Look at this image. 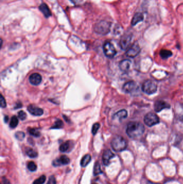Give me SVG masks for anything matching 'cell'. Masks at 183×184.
I'll return each mask as SVG.
<instances>
[{
  "label": "cell",
  "mask_w": 183,
  "mask_h": 184,
  "mask_svg": "<svg viewBox=\"0 0 183 184\" xmlns=\"http://www.w3.org/2000/svg\"><path fill=\"white\" fill-rule=\"evenodd\" d=\"M100 128V124L99 123H94L92 128V133L93 135H96V133L97 132L98 130Z\"/></svg>",
  "instance_id": "cell-30"
},
{
  "label": "cell",
  "mask_w": 183,
  "mask_h": 184,
  "mask_svg": "<svg viewBox=\"0 0 183 184\" xmlns=\"http://www.w3.org/2000/svg\"><path fill=\"white\" fill-rule=\"evenodd\" d=\"M147 184H156V183H152V181H148V183H147Z\"/></svg>",
  "instance_id": "cell-37"
},
{
  "label": "cell",
  "mask_w": 183,
  "mask_h": 184,
  "mask_svg": "<svg viewBox=\"0 0 183 184\" xmlns=\"http://www.w3.org/2000/svg\"><path fill=\"white\" fill-rule=\"evenodd\" d=\"M103 51L107 57L112 58L117 54L115 46L109 41L105 42L103 45Z\"/></svg>",
  "instance_id": "cell-6"
},
{
  "label": "cell",
  "mask_w": 183,
  "mask_h": 184,
  "mask_svg": "<svg viewBox=\"0 0 183 184\" xmlns=\"http://www.w3.org/2000/svg\"><path fill=\"white\" fill-rule=\"evenodd\" d=\"M112 148L116 152H121L126 149L127 143L124 138L120 136H117L112 139L111 142Z\"/></svg>",
  "instance_id": "cell-2"
},
{
  "label": "cell",
  "mask_w": 183,
  "mask_h": 184,
  "mask_svg": "<svg viewBox=\"0 0 183 184\" xmlns=\"http://www.w3.org/2000/svg\"><path fill=\"white\" fill-rule=\"evenodd\" d=\"M132 41V36L129 34L123 35L120 39V45L121 49L125 50L129 49Z\"/></svg>",
  "instance_id": "cell-9"
},
{
  "label": "cell",
  "mask_w": 183,
  "mask_h": 184,
  "mask_svg": "<svg viewBox=\"0 0 183 184\" xmlns=\"http://www.w3.org/2000/svg\"><path fill=\"white\" fill-rule=\"evenodd\" d=\"M26 155L29 156V157L32 158H34L37 157L38 154L37 151H36L35 150L32 149V148L28 147L26 149Z\"/></svg>",
  "instance_id": "cell-21"
},
{
  "label": "cell",
  "mask_w": 183,
  "mask_h": 184,
  "mask_svg": "<svg viewBox=\"0 0 183 184\" xmlns=\"http://www.w3.org/2000/svg\"><path fill=\"white\" fill-rule=\"evenodd\" d=\"M140 47L137 43H135L131 46L126 52V55L130 58H134L140 53Z\"/></svg>",
  "instance_id": "cell-8"
},
{
  "label": "cell",
  "mask_w": 183,
  "mask_h": 184,
  "mask_svg": "<svg viewBox=\"0 0 183 184\" xmlns=\"http://www.w3.org/2000/svg\"><path fill=\"white\" fill-rule=\"evenodd\" d=\"M144 122L147 126L152 127L155 125L159 123L160 119L158 115L153 112L147 113L144 118Z\"/></svg>",
  "instance_id": "cell-5"
},
{
  "label": "cell",
  "mask_w": 183,
  "mask_h": 184,
  "mask_svg": "<svg viewBox=\"0 0 183 184\" xmlns=\"http://www.w3.org/2000/svg\"><path fill=\"white\" fill-rule=\"evenodd\" d=\"M127 117V112L125 110H120L113 116V119H117L121 121Z\"/></svg>",
  "instance_id": "cell-17"
},
{
  "label": "cell",
  "mask_w": 183,
  "mask_h": 184,
  "mask_svg": "<svg viewBox=\"0 0 183 184\" xmlns=\"http://www.w3.org/2000/svg\"><path fill=\"white\" fill-rule=\"evenodd\" d=\"M143 19H144V16L142 13L137 12V14H135L132 19V23H131L132 26H135L136 24H137V23L142 22L143 20Z\"/></svg>",
  "instance_id": "cell-18"
},
{
  "label": "cell",
  "mask_w": 183,
  "mask_h": 184,
  "mask_svg": "<svg viewBox=\"0 0 183 184\" xmlns=\"http://www.w3.org/2000/svg\"><path fill=\"white\" fill-rule=\"evenodd\" d=\"M131 65V61L129 59H124L121 61L119 63V69L123 72L127 71Z\"/></svg>",
  "instance_id": "cell-15"
},
{
  "label": "cell",
  "mask_w": 183,
  "mask_h": 184,
  "mask_svg": "<svg viewBox=\"0 0 183 184\" xmlns=\"http://www.w3.org/2000/svg\"><path fill=\"white\" fill-rule=\"evenodd\" d=\"M8 116H5V118H4V121H5V122H6V123H7V122L8 121Z\"/></svg>",
  "instance_id": "cell-35"
},
{
  "label": "cell",
  "mask_w": 183,
  "mask_h": 184,
  "mask_svg": "<svg viewBox=\"0 0 183 184\" xmlns=\"http://www.w3.org/2000/svg\"><path fill=\"white\" fill-rule=\"evenodd\" d=\"M39 9L42 12L45 17L49 18L52 15L51 12L49 8V7L46 5V3H42L39 7Z\"/></svg>",
  "instance_id": "cell-16"
},
{
  "label": "cell",
  "mask_w": 183,
  "mask_h": 184,
  "mask_svg": "<svg viewBox=\"0 0 183 184\" xmlns=\"http://www.w3.org/2000/svg\"><path fill=\"white\" fill-rule=\"evenodd\" d=\"M26 114L23 110H20L18 112V118L20 119V120H25L26 118Z\"/></svg>",
  "instance_id": "cell-31"
},
{
  "label": "cell",
  "mask_w": 183,
  "mask_h": 184,
  "mask_svg": "<svg viewBox=\"0 0 183 184\" xmlns=\"http://www.w3.org/2000/svg\"><path fill=\"white\" fill-rule=\"evenodd\" d=\"M91 160H92V157L90 155L88 154V155L84 156L83 158H82L81 161V166L83 167L86 166L89 164Z\"/></svg>",
  "instance_id": "cell-19"
},
{
  "label": "cell",
  "mask_w": 183,
  "mask_h": 184,
  "mask_svg": "<svg viewBox=\"0 0 183 184\" xmlns=\"http://www.w3.org/2000/svg\"><path fill=\"white\" fill-rule=\"evenodd\" d=\"M18 124V119L16 116H13L11 118L9 126L11 128H15Z\"/></svg>",
  "instance_id": "cell-23"
},
{
  "label": "cell",
  "mask_w": 183,
  "mask_h": 184,
  "mask_svg": "<svg viewBox=\"0 0 183 184\" xmlns=\"http://www.w3.org/2000/svg\"><path fill=\"white\" fill-rule=\"evenodd\" d=\"M42 81V77L39 74L35 73L31 75L29 77V81L30 83L34 86L39 85Z\"/></svg>",
  "instance_id": "cell-14"
},
{
  "label": "cell",
  "mask_w": 183,
  "mask_h": 184,
  "mask_svg": "<svg viewBox=\"0 0 183 184\" xmlns=\"http://www.w3.org/2000/svg\"><path fill=\"white\" fill-rule=\"evenodd\" d=\"M56 180L54 176H51L49 179V181L46 184H56Z\"/></svg>",
  "instance_id": "cell-33"
},
{
  "label": "cell",
  "mask_w": 183,
  "mask_h": 184,
  "mask_svg": "<svg viewBox=\"0 0 183 184\" xmlns=\"http://www.w3.org/2000/svg\"><path fill=\"white\" fill-rule=\"evenodd\" d=\"M70 163V159L67 156H61L53 161V165L54 166H60L62 165H66Z\"/></svg>",
  "instance_id": "cell-10"
},
{
  "label": "cell",
  "mask_w": 183,
  "mask_h": 184,
  "mask_svg": "<svg viewBox=\"0 0 183 184\" xmlns=\"http://www.w3.org/2000/svg\"><path fill=\"white\" fill-rule=\"evenodd\" d=\"M28 110L31 114L36 116H41L44 114V110L43 109L32 104H30L28 107Z\"/></svg>",
  "instance_id": "cell-13"
},
{
  "label": "cell",
  "mask_w": 183,
  "mask_h": 184,
  "mask_svg": "<svg viewBox=\"0 0 183 184\" xmlns=\"http://www.w3.org/2000/svg\"><path fill=\"white\" fill-rule=\"evenodd\" d=\"M170 108V105L163 100H158L155 103L154 110L156 112H160L164 109H169Z\"/></svg>",
  "instance_id": "cell-11"
},
{
  "label": "cell",
  "mask_w": 183,
  "mask_h": 184,
  "mask_svg": "<svg viewBox=\"0 0 183 184\" xmlns=\"http://www.w3.org/2000/svg\"><path fill=\"white\" fill-rule=\"evenodd\" d=\"M0 104H1V108H5L7 106V102H6V100L2 94L1 95V98H0Z\"/></svg>",
  "instance_id": "cell-32"
},
{
  "label": "cell",
  "mask_w": 183,
  "mask_h": 184,
  "mask_svg": "<svg viewBox=\"0 0 183 184\" xmlns=\"http://www.w3.org/2000/svg\"><path fill=\"white\" fill-rule=\"evenodd\" d=\"M70 145L71 144H70V141H67L66 142L63 143L60 145V147H59L60 151L62 153L67 152L70 147Z\"/></svg>",
  "instance_id": "cell-20"
},
{
  "label": "cell",
  "mask_w": 183,
  "mask_h": 184,
  "mask_svg": "<svg viewBox=\"0 0 183 184\" xmlns=\"http://www.w3.org/2000/svg\"><path fill=\"white\" fill-rule=\"evenodd\" d=\"M28 168L30 171L35 172L37 169V166L33 161H30L28 164Z\"/></svg>",
  "instance_id": "cell-27"
},
{
  "label": "cell",
  "mask_w": 183,
  "mask_h": 184,
  "mask_svg": "<svg viewBox=\"0 0 183 184\" xmlns=\"http://www.w3.org/2000/svg\"><path fill=\"white\" fill-rule=\"evenodd\" d=\"M63 127V123L62 121L60 120H57V121H55L54 124L51 127V129H61Z\"/></svg>",
  "instance_id": "cell-26"
},
{
  "label": "cell",
  "mask_w": 183,
  "mask_h": 184,
  "mask_svg": "<svg viewBox=\"0 0 183 184\" xmlns=\"http://www.w3.org/2000/svg\"></svg>",
  "instance_id": "cell-38"
},
{
  "label": "cell",
  "mask_w": 183,
  "mask_h": 184,
  "mask_svg": "<svg viewBox=\"0 0 183 184\" xmlns=\"http://www.w3.org/2000/svg\"><path fill=\"white\" fill-rule=\"evenodd\" d=\"M111 23L106 21L102 20L94 26V31L98 34L107 35L110 31Z\"/></svg>",
  "instance_id": "cell-3"
},
{
  "label": "cell",
  "mask_w": 183,
  "mask_h": 184,
  "mask_svg": "<svg viewBox=\"0 0 183 184\" xmlns=\"http://www.w3.org/2000/svg\"><path fill=\"white\" fill-rule=\"evenodd\" d=\"M160 55L162 59H167L168 58L171 57L172 53L170 50H160Z\"/></svg>",
  "instance_id": "cell-22"
},
{
  "label": "cell",
  "mask_w": 183,
  "mask_h": 184,
  "mask_svg": "<svg viewBox=\"0 0 183 184\" xmlns=\"http://www.w3.org/2000/svg\"><path fill=\"white\" fill-rule=\"evenodd\" d=\"M139 87L137 83L133 81H130L125 83L123 87V92L126 93H132L137 91Z\"/></svg>",
  "instance_id": "cell-7"
},
{
  "label": "cell",
  "mask_w": 183,
  "mask_h": 184,
  "mask_svg": "<svg viewBox=\"0 0 183 184\" xmlns=\"http://www.w3.org/2000/svg\"><path fill=\"white\" fill-rule=\"evenodd\" d=\"M145 128L143 124L139 122H130L127 127L126 134L130 138H138L145 132Z\"/></svg>",
  "instance_id": "cell-1"
},
{
  "label": "cell",
  "mask_w": 183,
  "mask_h": 184,
  "mask_svg": "<svg viewBox=\"0 0 183 184\" xmlns=\"http://www.w3.org/2000/svg\"><path fill=\"white\" fill-rule=\"evenodd\" d=\"M46 178L45 175H43L40 177L39 178L35 180L33 184H44L46 181Z\"/></svg>",
  "instance_id": "cell-28"
},
{
  "label": "cell",
  "mask_w": 183,
  "mask_h": 184,
  "mask_svg": "<svg viewBox=\"0 0 183 184\" xmlns=\"http://www.w3.org/2000/svg\"><path fill=\"white\" fill-rule=\"evenodd\" d=\"M28 132L31 135L36 137H38L40 136V132L36 128H29Z\"/></svg>",
  "instance_id": "cell-24"
},
{
  "label": "cell",
  "mask_w": 183,
  "mask_h": 184,
  "mask_svg": "<svg viewBox=\"0 0 183 184\" xmlns=\"http://www.w3.org/2000/svg\"><path fill=\"white\" fill-rule=\"evenodd\" d=\"M115 154L112 152L111 150H106L105 151H104V152L103 153V163L105 165H109L110 164V161L112 158L115 157Z\"/></svg>",
  "instance_id": "cell-12"
},
{
  "label": "cell",
  "mask_w": 183,
  "mask_h": 184,
  "mask_svg": "<svg viewBox=\"0 0 183 184\" xmlns=\"http://www.w3.org/2000/svg\"><path fill=\"white\" fill-rule=\"evenodd\" d=\"M2 181H3V184H11L8 179H7L5 177H3L2 179Z\"/></svg>",
  "instance_id": "cell-34"
},
{
  "label": "cell",
  "mask_w": 183,
  "mask_h": 184,
  "mask_svg": "<svg viewBox=\"0 0 183 184\" xmlns=\"http://www.w3.org/2000/svg\"><path fill=\"white\" fill-rule=\"evenodd\" d=\"M142 89L146 94L150 95L156 92L158 90V86L153 81L147 80L143 83Z\"/></svg>",
  "instance_id": "cell-4"
},
{
  "label": "cell",
  "mask_w": 183,
  "mask_h": 184,
  "mask_svg": "<svg viewBox=\"0 0 183 184\" xmlns=\"http://www.w3.org/2000/svg\"><path fill=\"white\" fill-rule=\"evenodd\" d=\"M179 119L181 121H183V115H181L180 116H179Z\"/></svg>",
  "instance_id": "cell-36"
},
{
  "label": "cell",
  "mask_w": 183,
  "mask_h": 184,
  "mask_svg": "<svg viewBox=\"0 0 183 184\" xmlns=\"http://www.w3.org/2000/svg\"><path fill=\"white\" fill-rule=\"evenodd\" d=\"M15 137L18 141H23L25 138V134L22 131H18L15 134Z\"/></svg>",
  "instance_id": "cell-29"
},
{
  "label": "cell",
  "mask_w": 183,
  "mask_h": 184,
  "mask_svg": "<svg viewBox=\"0 0 183 184\" xmlns=\"http://www.w3.org/2000/svg\"><path fill=\"white\" fill-rule=\"evenodd\" d=\"M101 173H102V171H101V168H100V164L97 161L94 165V175H99Z\"/></svg>",
  "instance_id": "cell-25"
}]
</instances>
